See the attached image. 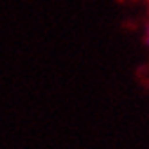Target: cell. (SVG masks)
Instances as JSON below:
<instances>
[{"mask_svg":"<svg viewBox=\"0 0 149 149\" xmlns=\"http://www.w3.org/2000/svg\"><path fill=\"white\" fill-rule=\"evenodd\" d=\"M144 40H146V45L149 47V31H147V33H146V38H144Z\"/></svg>","mask_w":149,"mask_h":149,"instance_id":"obj_1","label":"cell"}]
</instances>
